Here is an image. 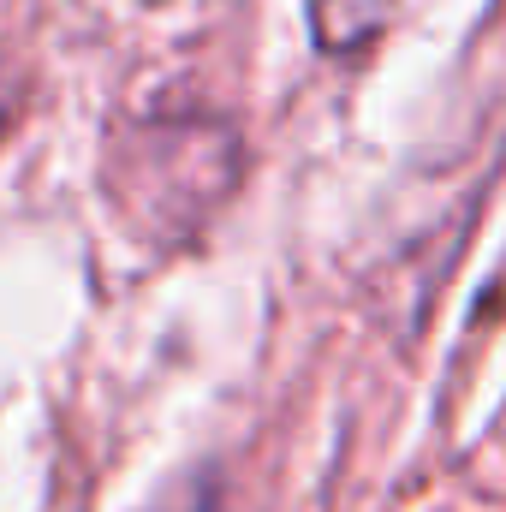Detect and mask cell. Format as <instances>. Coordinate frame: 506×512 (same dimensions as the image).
I'll use <instances>...</instances> for the list:
<instances>
[{
  "label": "cell",
  "mask_w": 506,
  "mask_h": 512,
  "mask_svg": "<svg viewBox=\"0 0 506 512\" xmlns=\"http://www.w3.org/2000/svg\"><path fill=\"white\" fill-rule=\"evenodd\" d=\"M114 191L131 215L149 227H191L203 209H215L239 173V137L221 120H155L131 126L120 143Z\"/></svg>",
  "instance_id": "obj_1"
},
{
  "label": "cell",
  "mask_w": 506,
  "mask_h": 512,
  "mask_svg": "<svg viewBox=\"0 0 506 512\" xmlns=\"http://www.w3.org/2000/svg\"><path fill=\"white\" fill-rule=\"evenodd\" d=\"M304 12H310L316 48H328V54H358V48H370L381 36L393 0H304Z\"/></svg>",
  "instance_id": "obj_2"
}]
</instances>
